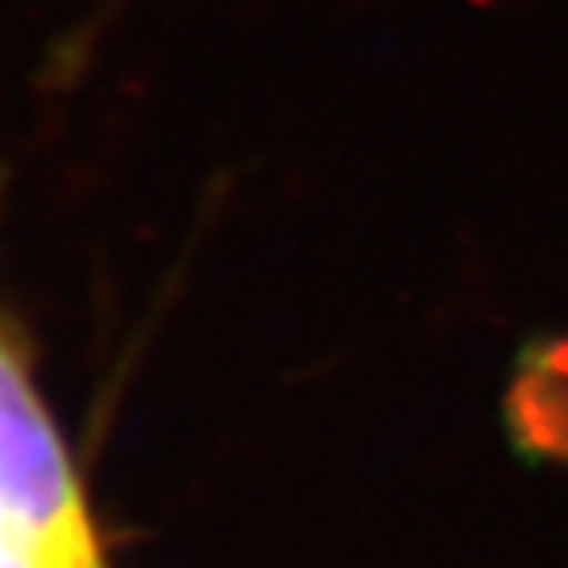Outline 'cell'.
<instances>
[{
  "label": "cell",
  "instance_id": "1",
  "mask_svg": "<svg viewBox=\"0 0 568 568\" xmlns=\"http://www.w3.org/2000/svg\"><path fill=\"white\" fill-rule=\"evenodd\" d=\"M506 430L529 458L568 466V336L521 352L506 387Z\"/></svg>",
  "mask_w": 568,
  "mask_h": 568
}]
</instances>
